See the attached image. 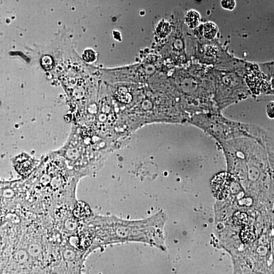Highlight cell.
<instances>
[{"instance_id":"cell-1","label":"cell","mask_w":274,"mask_h":274,"mask_svg":"<svg viewBox=\"0 0 274 274\" xmlns=\"http://www.w3.org/2000/svg\"><path fill=\"white\" fill-rule=\"evenodd\" d=\"M234 181L233 176L228 173H221L216 175L212 182L214 196L219 200L227 198L231 184Z\"/></svg>"},{"instance_id":"cell-2","label":"cell","mask_w":274,"mask_h":274,"mask_svg":"<svg viewBox=\"0 0 274 274\" xmlns=\"http://www.w3.org/2000/svg\"><path fill=\"white\" fill-rule=\"evenodd\" d=\"M247 82L255 93H260L265 88L262 75L259 71L254 70L248 74Z\"/></svg>"},{"instance_id":"cell-3","label":"cell","mask_w":274,"mask_h":274,"mask_svg":"<svg viewBox=\"0 0 274 274\" xmlns=\"http://www.w3.org/2000/svg\"><path fill=\"white\" fill-rule=\"evenodd\" d=\"M73 213L76 218L81 219H84L90 215V208L85 202H79L75 206Z\"/></svg>"},{"instance_id":"cell-4","label":"cell","mask_w":274,"mask_h":274,"mask_svg":"<svg viewBox=\"0 0 274 274\" xmlns=\"http://www.w3.org/2000/svg\"><path fill=\"white\" fill-rule=\"evenodd\" d=\"M201 22V16L195 10L188 11L185 16V22L187 25L191 29L196 28Z\"/></svg>"},{"instance_id":"cell-5","label":"cell","mask_w":274,"mask_h":274,"mask_svg":"<svg viewBox=\"0 0 274 274\" xmlns=\"http://www.w3.org/2000/svg\"><path fill=\"white\" fill-rule=\"evenodd\" d=\"M218 32L217 26L213 22H208L204 25L203 33L204 37L208 40H213Z\"/></svg>"},{"instance_id":"cell-6","label":"cell","mask_w":274,"mask_h":274,"mask_svg":"<svg viewBox=\"0 0 274 274\" xmlns=\"http://www.w3.org/2000/svg\"><path fill=\"white\" fill-rule=\"evenodd\" d=\"M240 237L244 243L249 244L255 240V233L252 227H245L241 231Z\"/></svg>"},{"instance_id":"cell-7","label":"cell","mask_w":274,"mask_h":274,"mask_svg":"<svg viewBox=\"0 0 274 274\" xmlns=\"http://www.w3.org/2000/svg\"><path fill=\"white\" fill-rule=\"evenodd\" d=\"M171 27L170 24L167 22H160L156 28V33L160 37H166L170 33Z\"/></svg>"},{"instance_id":"cell-8","label":"cell","mask_w":274,"mask_h":274,"mask_svg":"<svg viewBox=\"0 0 274 274\" xmlns=\"http://www.w3.org/2000/svg\"><path fill=\"white\" fill-rule=\"evenodd\" d=\"M233 220L237 225H245L248 221L247 215L245 213L238 212L235 214Z\"/></svg>"},{"instance_id":"cell-9","label":"cell","mask_w":274,"mask_h":274,"mask_svg":"<svg viewBox=\"0 0 274 274\" xmlns=\"http://www.w3.org/2000/svg\"><path fill=\"white\" fill-rule=\"evenodd\" d=\"M16 168L21 175L26 176L30 172L31 165L29 161H26V162L19 164Z\"/></svg>"},{"instance_id":"cell-10","label":"cell","mask_w":274,"mask_h":274,"mask_svg":"<svg viewBox=\"0 0 274 274\" xmlns=\"http://www.w3.org/2000/svg\"><path fill=\"white\" fill-rule=\"evenodd\" d=\"M41 63L43 68L46 70H51L54 67V61L53 58L48 55L43 56L41 60Z\"/></svg>"},{"instance_id":"cell-11","label":"cell","mask_w":274,"mask_h":274,"mask_svg":"<svg viewBox=\"0 0 274 274\" xmlns=\"http://www.w3.org/2000/svg\"><path fill=\"white\" fill-rule=\"evenodd\" d=\"M83 59L87 62H91L96 59L95 53L91 50H87L83 54Z\"/></svg>"},{"instance_id":"cell-12","label":"cell","mask_w":274,"mask_h":274,"mask_svg":"<svg viewBox=\"0 0 274 274\" xmlns=\"http://www.w3.org/2000/svg\"><path fill=\"white\" fill-rule=\"evenodd\" d=\"M221 5L225 9L232 10L235 7L236 2L235 1H222Z\"/></svg>"},{"instance_id":"cell-13","label":"cell","mask_w":274,"mask_h":274,"mask_svg":"<svg viewBox=\"0 0 274 274\" xmlns=\"http://www.w3.org/2000/svg\"><path fill=\"white\" fill-rule=\"evenodd\" d=\"M268 116L271 119H274V101L270 102L267 107Z\"/></svg>"}]
</instances>
